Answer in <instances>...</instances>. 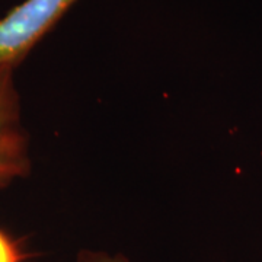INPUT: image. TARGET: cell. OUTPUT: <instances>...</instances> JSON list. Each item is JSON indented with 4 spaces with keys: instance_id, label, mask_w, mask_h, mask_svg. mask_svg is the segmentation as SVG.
<instances>
[{
    "instance_id": "cell-2",
    "label": "cell",
    "mask_w": 262,
    "mask_h": 262,
    "mask_svg": "<svg viewBox=\"0 0 262 262\" xmlns=\"http://www.w3.org/2000/svg\"><path fill=\"white\" fill-rule=\"evenodd\" d=\"M31 168L28 136L13 72L0 73V189L25 177Z\"/></svg>"
},
{
    "instance_id": "cell-1",
    "label": "cell",
    "mask_w": 262,
    "mask_h": 262,
    "mask_svg": "<svg viewBox=\"0 0 262 262\" xmlns=\"http://www.w3.org/2000/svg\"><path fill=\"white\" fill-rule=\"evenodd\" d=\"M76 0H24L0 18V73L15 72Z\"/></svg>"
},
{
    "instance_id": "cell-3",
    "label": "cell",
    "mask_w": 262,
    "mask_h": 262,
    "mask_svg": "<svg viewBox=\"0 0 262 262\" xmlns=\"http://www.w3.org/2000/svg\"><path fill=\"white\" fill-rule=\"evenodd\" d=\"M0 262H27L20 245L5 230L0 229Z\"/></svg>"
}]
</instances>
